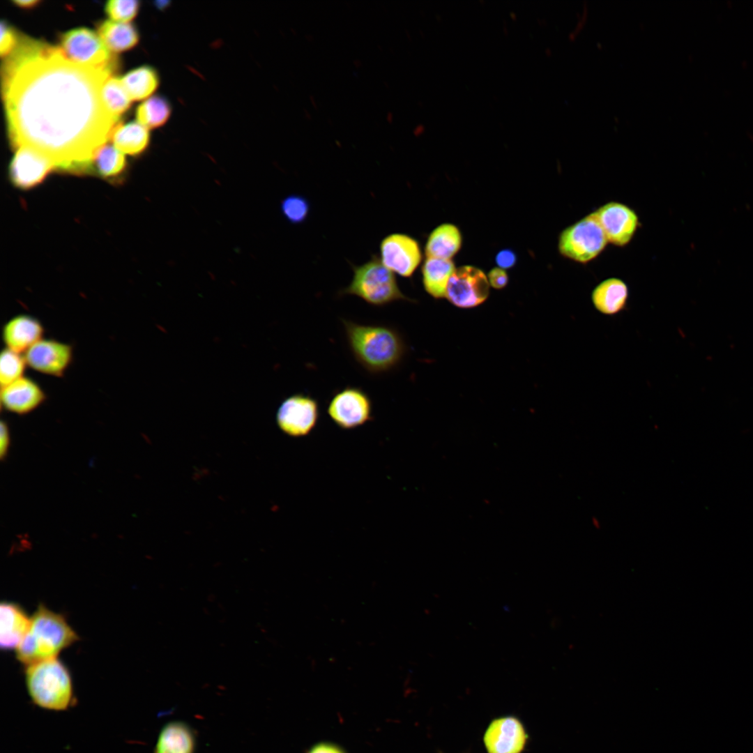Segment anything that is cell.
<instances>
[{"mask_svg": "<svg viewBox=\"0 0 753 753\" xmlns=\"http://www.w3.org/2000/svg\"><path fill=\"white\" fill-rule=\"evenodd\" d=\"M114 73L73 62L59 47L20 38L2 67L12 147L31 148L61 172L93 173L95 153L119 123L101 96Z\"/></svg>", "mask_w": 753, "mask_h": 753, "instance_id": "1", "label": "cell"}, {"mask_svg": "<svg viewBox=\"0 0 753 753\" xmlns=\"http://www.w3.org/2000/svg\"><path fill=\"white\" fill-rule=\"evenodd\" d=\"M342 321L353 358L367 372L386 373L400 364L406 346L396 328L384 324H360L347 319Z\"/></svg>", "mask_w": 753, "mask_h": 753, "instance_id": "2", "label": "cell"}, {"mask_svg": "<svg viewBox=\"0 0 753 753\" xmlns=\"http://www.w3.org/2000/svg\"><path fill=\"white\" fill-rule=\"evenodd\" d=\"M79 639L61 614L40 604L31 616L28 631L16 648V657L25 666L55 658Z\"/></svg>", "mask_w": 753, "mask_h": 753, "instance_id": "3", "label": "cell"}, {"mask_svg": "<svg viewBox=\"0 0 753 753\" xmlns=\"http://www.w3.org/2000/svg\"><path fill=\"white\" fill-rule=\"evenodd\" d=\"M24 675L28 694L38 707L64 711L75 704L70 674L57 657L26 665Z\"/></svg>", "mask_w": 753, "mask_h": 753, "instance_id": "4", "label": "cell"}, {"mask_svg": "<svg viewBox=\"0 0 753 753\" xmlns=\"http://www.w3.org/2000/svg\"><path fill=\"white\" fill-rule=\"evenodd\" d=\"M353 271L351 282L339 295L356 296L376 307L397 301H412L401 291L393 273L376 255L360 266H353Z\"/></svg>", "mask_w": 753, "mask_h": 753, "instance_id": "5", "label": "cell"}, {"mask_svg": "<svg viewBox=\"0 0 753 753\" xmlns=\"http://www.w3.org/2000/svg\"><path fill=\"white\" fill-rule=\"evenodd\" d=\"M608 241L593 213L562 231L558 248L562 256L580 264H587L599 256Z\"/></svg>", "mask_w": 753, "mask_h": 753, "instance_id": "6", "label": "cell"}, {"mask_svg": "<svg viewBox=\"0 0 753 753\" xmlns=\"http://www.w3.org/2000/svg\"><path fill=\"white\" fill-rule=\"evenodd\" d=\"M59 40V48L73 62L116 71V58L95 31L87 28H76L62 33Z\"/></svg>", "mask_w": 753, "mask_h": 753, "instance_id": "7", "label": "cell"}, {"mask_svg": "<svg viewBox=\"0 0 753 753\" xmlns=\"http://www.w3.org/2000/svg\"><path fill=\"white\" fill-rule=\"evenodd\" d=\"M327 413L340 428L352 429L372 420V403L363 390L348 386L334 394Z\"/></svg>", "mask_w": 753, "mask_h": 753, "instance_id": "8", "label": "cell"}, {"mask_svg": "<svg viewBox=\"0 0 753 753\" xmlns=\"http://www.w3.org/2000/svg\"><path fill=\"white\" fill-rule=\"evenodd\" d=\"M529 738L522 720L510 714L492 718L482 740L487 753H524Z\"/></svg>", "mask_w": 753, "mask_h": 753, "instance_id": "9", "label": "cell"}, {"mask_svg": "<svg viewBox=\"0 0 753 753\" xmlns=\"http://www.w3.org/2000/svg\"><path fill=\"white\" fill-rule=\"evenodd\" d=\"M319 418L317 400L302 393L292 395L280 405L276 421L279 428L292 437L308 435L317 425Z\"/></svg>", "mask_w": 753, "mask_h": 753, "instance_id": "10", "label": "cell"}, {"mask_svg": "<svg viewBox=\"0 0 753 753\" xmlns=\"http://www.w3.org/2000/svg\"><path fill=\"white\" fill-rule=\"evenodd\" d=\"M489 287L483 271L474 266H464L455 269L450 277L446 297L457 307H473L487 298Z\"/></svg>", "mask_w": 753, "mask_h": 753, "instance_id": "11", "label": "cell"}, {"mask_svg": "<svg viewBox=\"0 0 753 753\" xmlns=\"http://www.w3.org/2000/svg\"><path fill=\"white\" fill-rule=\"evenodd\" d=\"M27 366L40 374L61 378L73 359L72 345L53 339L43 338L24 354Z\"/></svg>", "mask_w": 753, "mask_h": 753, "instance_id": "12", "label": "cell"}, {"mask_svg": "<svg viewBox=\"0 0 753 753\" xmlns=\"http://www.w3.org/2000/svg\"><path fill=\"white\" fill-rule=\"evenodd\" d=\"M602 227L608 243L618 247L627 245L639 225L637 213L618 201L607 202L593 212Z\"/></svg>", "mask_w": 753, "mask_h": 753, "instance_id": "13", "label": "cell"}, {"mask_svg": "<svg viewBox=\"0 0 753 753\" xmlns=\"http://www.w3.org/2000/svg\"><path fill=\"white\" fill-rule=\"evenodd\" d=\"M380 260L393 273L411 277L421 261V251L416 240L404 234L386 236L380 243Z\"/></svg>", "mask_w": 753, "mask_h": 753, "instance_id": "14", "label": "cell"}, {"mask_svg": "<svg viewBox=\"0 0 753 753\" xmlns=\"http://www.w3.org/2000/svg\"><path fill=\"white\" fill-rule=\"evenodd\" d=\"M56 169L52 161L40 152L26 146L16 149L8 168L11 183L22 190L40 184Z\"/></svg>", "mask_w": 753, "mask_h": 753, "instance_id": "15", "label": "cell"}, {"mask_svg": "<svg viewBox=\"0 0 753 753\" xmlns=\"http://www.w3.org/2000/svg\"><path fill=\"white\" fill-rule=\"evenodd\" d=\"M47 395L42 387L26 376L1 388V406L6 411L17 414H28L46 400Z\"/></svg>", "mask_w": 753, "mask_h": 753, "instance_id": "16", "label": "cell"}, {"mask_svg": "<svg viewBox=\"0 0 753 753\" xmlns=\"http://www.w3.org/2000/svg\"><path fill=\"white\" fill-rule=\"evenodd\" d=\"M44 332V327L37 318L20 314L4 324L1 336L6 348L24 354L43 338Z\"/></svg>", "mask_w": 753, "mask_h": 753, "instance_id": "17", "label": "cell"}, {"mask_svg": "<svg viewBox=\"0 0 753 753\" xmlns=\"http://www.w3.org/2000/svg\"><path fill=\"white\" fill-rule=\"evenodd\" d=\"M0 612L1 648L16 649L28 631L31 617L28 616L23 608L14 602H2Z\"/></svg>", "mask_w": 753, "mask_h": 753, "instance_id": "18", "label": "cell"}, {"mask_svg": "<svg viewBox=\"0 0 753 753\" xmlns=\"http://www.w3.org/2000/svg\"><path fill=\"white\" fill-rule=\"evenodd\" d=\"M628 297L627 284L616 277L603 280L594 288L591 294V300L595 307L607 315L621 312L626 305Z\"/></svg>", "mask_w": 753, "mask_h": 753, "instance_id": "19", "label": "cell"}, {"mask_svg": "<svg viewBox=\"0 0 753 753\" xmlns=\"http://www.w3.org/2000/svg\"><path fill=\"white\" fill-rule=\"evenodd\" d=\"M195 737L191 728L182 722H171L160 731L153 753H194Z\"/></svg>", "mask_w": 753, "mask_h": 753, "instance_id": "20", "label": "cell"}, {"mask_svg": "<svg viewBox=\"0 0 753 753\" xmlns=\"http://www.w3.org/2000/svg\"><path fill=\"white\" fill-rule=\"evenodd\" d=\"M112 144L123 153L137 156L142 153L150 142L149 130L137 121L122 124L114 128L110 138Z\"/></svg>", "mask_w": 753, "mask_h": 753, "instance_id": "21", "label": "cell"}, {"mask_svg": "<svg viewBox=\"0 0 753 753\" xmlns=\"http://www.w3.org/2000/svg\"><path fill=\"white\" fill-rule=\"evenodd\" d=\"M98 34L111 52L119 53L132 48L139 39L135 25L112 20L101 22Z\"/></svg>", "mask_w": 753, "mask_h": 753, "instance_id": "22", "label": "cell"}, {"mask_svg": "<svg viewBox=\"0 0 753 753\" xmlns=\"http://www.w3.org/2000/svg\"><path fill=\"white\" fill-rule=\"evenodd\" d=\"M455 271L450 259L427 257L422 268L425 291L436 298L446 296L449 280Z\"/></svg>", "mask_w": 753, "mask_h": 753, "instance_id": "23", "label": "cell"}, {"mask_svg": "<svg viewBox=\"0 0 753 753\" xmlns=\"http://www.w3.org/2000/svg\"><path fill=\"white\" fill-rule=\"evenodd\" d=\"M462 236L458 228L443 224L429 236L425 245L427 257L450 259L459 250Z\"/></svg>", "mask_w": 753, "mask_h": 753, "instance_id": "24", "label": "cell"}, {"mask_svg": "<svg viewBox=\"0 0 753 753\" xmlns=\"http://www.w3.org/2000/svg\"><path fill=\"white\" fill-rule=\"evenodd\" d=\"M132 100L147 99L157 89L160 79L155 68L142 66L128 72L120 78Z\"/></svg>", "mask_w": 753, "mask_h": 753, "instance_id": "25", "label": "cell"}, {"mask_svg": "<svg viewBox=\"0 0 753 753\" xmlns=\"http://www.w3.org/2000/svg\"><path fill=\"white\" fill-rule=\"evenodd\" d=\"M93 173L111 182L123 178L127 161L122 152L107 142L95 153L92 161Z\"/></svg>", "mask_w": 753, "mask_h": 753, "instance_id": "26", "label": "cell"}, {"mask_svg": "<svg viewBox=\"0 0 753 753\" xmlns=\"http://www.w3.org/2000/svg\"><path fill=\"white\" fill-rule=\"evenodd\" d=\"M172 106L163 96L155 95L142 102L136 109L137 122L149 130L163 126L169 119Z\"/></svg>", "mask_w": 753, "mask_h": 753, "instance_id": "27", "label": "cell"}, {"mask_svg": "<svg viewBox=\"0 0 753 753\" xmlns=\"http://www.w3.org/2000/svg\"><path fill=\"white\" fill-rule=\"evenodd\" d=\"M101 96L106 109L117 120H119L120 116L130 107L132 100L120 78L113 75L104 82Z\"/></svg>", "mask_w": 753, "mask_h": 753, "instance_id": "28", "label": "cell"}, {"mask_svg": "<svg viewBox=\"0 0 753 753\" xmlns=\"http://www.w3.org/2000/svg\"><path fill=\"white\" fill-rule=\"evenodd\" d=\"M27 366L24 354L7 348L0 355V387H4L24 376Z\"/></svg>", "mask_w": 753, "mask_h": 753, "instance_id": "29", "label": "cell"}, {"mask_svg": "<svg viewBox=\"0 0 753 753\" xmlns=\"http://www.w3.org/2000/svg\"><path fill=\"white\" fill-rule=\"evenodd\" d=\"M310 209L307 199L299 195H289L281 203V211L284 218L292 224L305 222L310 213Z\"/></svg>", "mask_w": 753, "mask_h": 753, "instance_id": "30", "label": "cell"}, {"mask_svg": "<svg viewBox=\"0 0 753 753\" xmlns=\"http://www.w3.org/2000/svg\"><path fill=\"white\" fill-rule=\"evenodd\" d=\"M140 3L136 0H110L107 1L105 10L112 20L128 22L137 14Z\"/></svg>", "mask_w": 753, "mask_h": 753, "instance_id": "31", "label": "cell"}, {"mask_svg": "<svg viewBox=\"0 0 753 753\" xmlns=\"http://www.w3.org/2000/svg\"><path fill=\"white\" fill-rule=\"evenodd\" d=\"M19 38L15 31L6 22H1V56L6 57L16 47Z\"/></svg>", "mask_w": 753, "mask_h": 753, "instance_id": "32", "label": "cell"}, {"mask_svg": "<svg viewBox=\"0 0 753 753\" xmlns=\"http://www.w3.org/2000/svg\"><path fill=\"white\" fill-rule=\"evenodd\" d=\"M306 753H347L340 745L329 741H321L314 744Z\"/></svg>", "mask_w": 753, "mask_h": 753, "instance_id": "33", "label": "cell"}, {"mask_svg": "<svg viewBox=\"0 0 753 753\" xmlns=\"http://www.w3.org/2000/svg\"><path fill=\"white\" fill-rule=\"evenodd\" d=\"M489 284L495 289H502L506 286L508 277L506 272L501 268H494L488 273Z\"/></svg>", "mask_w": 753, "mask_h": 753, "instance_id": "34", "label": "cell"}, {"mask_svg": "<svg viewBox=\"0 0 753 753\" xmlns=\"http://www.w3.org/2000/svg\"><path fill=\"white\" fill-rule=\"evenodd\" d=\"M0 426V458L3 460L6 457L8 452L10 438L9 428L6 422L1 420Z\"/></svg>", "mask_w": 753, "mask_h": 753, "instance_id": "35", "label": "cell"}, {"mask_svg": "<svg viewBox=\"0 0 753 753\" xmlns=\"http://www.w3.org/2000/svg\"><path fill=\"white\" fill-rule=\"evenodd\" d=\"M517 261L515 252L510 250H503L496 256V262L501 268H510Z\"/></svg>", "mask_w": 753, "mask_h": 753, "instance_id": "36", "label": "cell"}, {"mask_svg": "<svg viewBox=\"0 0 753 753\" xmlns=\"http://www.w3.org/2000/svg\"><path fill=\"white\" fill-rule=\"evenodd\" d=\"M13 3L18 7L22 8H31L37 6L40 1L38 0H14Z\"/></svg>", "mask_w": 753, "mask_h": 753, "instance_id": "37", "label": "cell"}, {"mask_svg": "<svg viewBox=\"0 0 753 753\" xmlns=\"http://www.w3.org/2000/svg\"><path fill=\"white\" fill-rule=\"evenodd\" d=\"M387 116H388L387 119H388V121H392V119H393L392 113H390V112L388 113Z\"/></svg>", "mask_w": 753, "mask_h": 753, "instance_id": "38", "label": "cell"}, {"mask_svg": "<svg viewBox=\"0 0 753 753\" xmlns=\"http://www.w3.org/2000/svg\"><path fill=\"white\" fill-rule=\"evenodd\" d=\"M439 753H443V752H439Z\"/></svg>", "mask_w": 753, "mask_h": 753, "instance_id": "39", "label": "cell"}]
</instances>
